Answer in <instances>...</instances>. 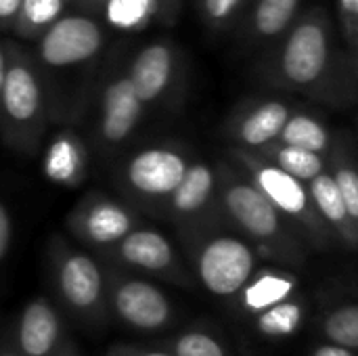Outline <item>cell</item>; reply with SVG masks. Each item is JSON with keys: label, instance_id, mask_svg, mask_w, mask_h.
<instances>
[{"label": "cell", "instance_id": "obj_35", "mask_svg": "<svg viewBox=\"0 0 358 356\" xmlns=\"http://www.w3.org/2000/svg\"><path fill=\"white\" fill-rule=\"evenodd\" d=\"M0 356H21L15 348H13V344L8 342V338L6 336H2L0 338Z\"/></svg>", "mask_w": 358, "mask_h": 356}, {"label": "cell", "instance_id": "obj_24", "mask_svg": "<svg viewBox=\"0 0 358 356\" xmlns=\"http://www.w3.org/2000/svg\"><path fill=\"white\" fill-rule=\"evenodd\" d=\"M321 334L329 344L358 350V302L340 304L327 311L321 319Z\"/></svg>", "mask_w": 358, "mask_h": 356}, {"label": "cell", "instance_id": "obj_27", "mask_svg": "<svg viewBox=\"0 0 358 356\" xmlns=\"http://www.w3.org/2000/svg\"><path fill=\"white\" fill-rule=\"evenodd\" d=\"M151 10V0H111L109 6V19L115 25H136L141 19H145Z\"/></svg>", "mask_w": 358, "mask_h": 356}, {"label": "cell", "instance_id": "obj_3", "mask_svg": "<svg viewBox=\"0 0 358 356\" xmlns=\"http://www.w3.org/2000/svg\"><path fill=\"white\" fill-rule=\"evenodd\" d=\"M46 262L50 287L57 298L55 304L82 325H103L109 313L105 266L101 260L55 233L46 245Z\"/></svg>", "mask_w": 358, "mask_h": 356}, {"label": "cell", "instance_id": "obj_37", "mask_svg": "<svg viewBox=\"0 0 358 356\" xmlns=\"http://www.w3.org/2000/svg\"><path fill=\"white\" fill-rule=\"evenodd\" d=\"M6 67H8V63H6V59H4V55L0 50V92H2V86H4V78H6Z\"/></svg>", "mask_w": 358, "mask_h": 356}, {"label": "cell", "instance_id": "obj_14", "mask_svg": "<svg viewBox=\"0 0 358 356\" xmlns=\"http://www.w3.org/2000/svg\"><path fill=\"white\" fill-rule=\"evenodd\" d=\"M103 36L99 25L84 17H67L57 21L40 44L42 59L52 67L82 63L99 52Z\"/></svg>", "mask_w": 358, "mask_h": 356}, {"label": "cell", "instance_id": "obj_26", "mask_svg": "<svg viewBox=\"0 0 358 356\" xmlns=\"http://www.w3.org/2000/svg\"><path fill=\"white\" fill-rule=\"evenodd\" d=\"M327 170L331 172L344 206L350 214V220L355 222L358 231V168L357 164L350 159V155L344 149H336L331 151V157L327 162Z\"/></svg>", "mask_w": 358, "mask_h": 356}, {"label": "cell", "instance_id": "obj_22", "mask_svg": "<svg viewBox=\"0 0 358 356\" xmlns=\"http://www.w3.org/2000/svg\"><path fill=\"white\" fill-rule=\"evenodd\" d=\"M277 141L283 145H289V147H298V149L317 153V155L331 151L329 128L323 122H319L315 115H308V113H292V118L287 120V124L281 130Z\"/></svg>", "mask_w": 358, "mask_h": 356}, {"label": "cell", "instance_id": "obj_5", "mask_svg": "<svg viewBox=\"0 0 358 356\" xmlns=\"http://www.w3.org/2000/svg\"><path fill=\"white\" fill-rule=\"evenodd\" d=\"M235 164L258 187V191L294 225L304 243L315 250H327L334 243V233L319 216L308 185L281 172L254 151L233 149Z\"/></svg>", "mask_w": 358, "mask_h": 356}, {"label": "cell", "instance_id": "obj_10", "mask_svg": "<svg viewBox=\"0 0 358 356\" xmlns=\"http://www.w3.org/2000/svg\"><path fill=\"white\" fill-rule=\"evenodd\" d=\"M141 225V214L134 208L103 191L84 193L65 218L69 235L92 254L113 248Z\"/></svg>", "mask_w": 358, "mask_h": 356}, {"label": "cell", "instance_id": "obj_30", "mask_svg": "<svg viewBox=\"0 0 358 356\" xmlns=\"http://www.w3.org/2000/svg\"><path fill=\"white\" fill-rule=\"evenodd\" d=\"M344 31L350 42H358V0H338Z\"/></svg>", "mask_w": 358, "mask_h": 356}, {"label": "cell", "instance_id": "obj_32", "mask_svg": "<svg viewBox=\"0 0 358 356\" xmlns=\"http://www.w3.org/2000/svg\"><path fill=\"white\" fill-rule=\"evenodd\" d=\"M241 2L243 0H203V8H206V15L212 21L222 23L239 8Z\"/></svg>", "mask_w": 358, "mask_h": 356}, {"label": "cell", "instance_id": "obj_36", "mask_svg": "<svg viewBox=\"0 0 358 356\" xmlns=\"http://www.w3.org/2000/svg\"><path fill=\"white\" fill-rule=\"evenodd\" d=\"M59 356H80V350H78V346H76V342L73 340H69L67 344H65V348H63V353Z\"/></svg>", "mask_w": 358, "mask_h": 356}, {"label": "cell", "instance_id": "obj_34", "mask_svg": "<svg viewBox=\"0 0 358 356\" xmlns=\"http://www.w3.org/2000/svg\"><path fill=\"white\" fill-rule=\"evenodd\" d=\"M23 0H0V19H10L21 10Z\"/></svg>", "mask_w": 358, "mask_h": 356}, {"label": "cell", "instance_id": "obj_4", "mask_svg": "<svg viewBox=\"0 0 358 356\" xmlns=\"http://www.w3.org/2000/svg\"><path fill=\"white\" fill-rule=\"evenodd\" d=\"M222 225L182 237L193 279L212 296L237 298L258 271V252L237 233Z\"/></svg>", "mask_w": 358, "mask_h": 356}, {"label": "cell", "instance_id": "obj_25", "mask_svg": "<svg viewBox=\"0 0 358 356\" xmlns=\"http://www.w3.org/2000/svg\"><path fill=\"white\" fill-rule=\"evenodd\" d=\"M172 356H233L224 342L203 329H187L157 344Z\"/></svg>", "mask_w": 358, "mask_h": 356}, {"label": "cell", "instance_id": "obj_1", "mask_svg": "<svg viewBox=\"0 0 358 356\" xmlns=\"http://www.w3.org/2000/svg\"><path fill=\"white\" fill-rule=\"evenodd\" d=\"M216 172L222 222L237 229L262 256L285 266H300L308 250L294 225L258 191L239 166L220 164Z\"/></svg>", "mask_w": 358, "mask_h": 356}, {"label": "cell", "instance_id": "obj_7", "mask_svg": "<svg viewBox=\"0 0 358 356\" xmlns=\"http://www.w3.org/2000/svg\"><path fill=\"white\" fill-rule=\"evenodd\" d=\"M94 256L101 260V264L124 273H132L138 277H155L178 287L195 285L193 273L182 262L174 243L164 233L143 225L128 233L113 248Z\"/></svg>", "mask_w": 358, "mask_h": 356}, {"label": "cell", "instance_id": "obj_6", "mask_svg": "<svg viewBox=\"0 0 358 356\" xmlns=\"http://www.w3.org/2000/svg\"><path fill=\"white\" fill-rule=\"evenodd\" d=\"M0 126L4 141L19 153L31 155L40 149L44 134V99L34 69L13 59L6 67L0 92Z\"/></svg>", "mask_w": 358, "mask_h": 356}, {"label": "cell", "instance_id": "obj_2", "mask_svg": "<svg viewBox=\"0 0 358 356\" xmlns=\"http://www.w3.org/2000/svg\"><path fill=\"white\" fill-rule=\"evenodd\" d=\"M193 157L176 143H157L113 162L111 180L130 208L138 214L162 218V212L182 183Z\"/></svg>", "mask_w": 358, "mask_h": 356}, {"label": "cell", "instance_id": "obj_29", "mask_svg": "<svg viewBox=\"0 0 358 356\" xmlns=\"http://www.w3.org/2000/svg\"><path fill=\"white\" fill-rule=\"evenodd\" d=\"M105 356H172L168 350L159 346H145V344H132V342H120L107 348Z\"/></svg>", "mask_w": 358, "mask_h": 356}, {"label": "cell", "instance_id": "obj_28", "mask_svg": "<svg viewBox=\"0 0 358 356\" xmlns=\"http://www.w3.org/2000/svg\"><path fill=\"white\" fill-rule=\"evenodd\" d=\"M61 4L63 0H23L21 4L23 21L34 29L48 25L61 13Z\"/></svg>", "mask_w": 358, "mask_h": 356}, {"label": "cell", "instance_id": "obj_8", "mask_svg": "<svg viewBox=\"0 0 358 356\" xmlns=\"http://www.w3.org/2000/svg\"><path fill=\"white\" fill-rule=\"evenodd\" d=\"M105 283L109 319L141 334H159L174 325L176 308L155 283L111 266H105Z\"/></svg>", "mask_w": 358, "mask_h": 356}, {"label": "cell", "instance_id": "obj_23", "mask_svg": "<svg viewBox=\"0 0 358 356\" xmlns=\"http://www.w3.org/2000/svg\"><path fill=\"white\" fill-rule=\"evenodd\" d=\"M300 8V0H258L254 10V34L273 40L287 31Z\"/></svg>", "mask_w": 358, "mask_h": 356}, {"label": "cell", "instance_id": "obj_16", "mask_svg": "<svg viewBox=\"0 0 358 356\" xmlns=\"http://www.w3.org/2000/svg\"><path fill=\"white\" fill-rule=\"evenodd\" d=\"M292 118L289 105L283 101H260L241 111L231 122V138L239 145L237 149L260 151L275 143Z\"/></svg>", "mask_w": 358, "mask_h": 356}, {"label": "cell", "instance_id": "obj_31", "mask_svg": "<svg viewBox=\"0 0 358 356\" xmlns=\"http://www.w3.org/2000/svg\"><path fill=\"white\" fill-rule=\"evenodd\" d=\"M10 245H13V216L6 204L0 199V266L8 258Z\"/></svg>", "mask_w": 358, "mask_h": 356}, {"label": "cell", "instance_id": "obj_20", "mask_svg": "<svg viewBox=\"0 0 358 356\" xmlns=\"http://www.w3.org/2000/svg\"><path fill=\"white\" fill-rule=\"evenodd\" d=\"M254 153H258L262 159H266L268 164H273L275 168H279L281 172L294 176L296 180H300L304 185L313 183L319 174H323L327 170V162L323 155H317V153H310V151H304L298 147H289L279 141H275Z\"/></svg>", "mask_w": 358, "mask_h": 356}, {"label": "cell", "instance_id": "obj_21", "mask_svg": "<svg viewBox=\"0 0 358 356\" xmlns=\"http://www.w3.org/2000/svg\"><path fill=\"white\" fill-rule=\"evenodd\" d=\"M306 317V308L298 296L266 308L264 313L252 317L254 329L266 340H287L298 334Z\"/></svg>", "mask_w": 358, "mask_h": 356}, {"label": "cell", "instance_id": "obj_13", "mask_svg": "<svg viewBox=\"0 0 358 356\" xmlns=\"http://www.w3.org/2000/svg\"><path fill=\"white\" fill-rule=\"evenodd\" d=\"M6 338L21 356H59L69 342L61 311L46 296L25 302Z\"/></svg>", "mask_w": 358, "mask_h": 356}, {"label": "cell", "instance_id": "obj_33", "mask_svg": "<svg viewBox=\"0 0 358 356\" xmlns=\"http://www.w3.org/2000/svg\"><path fill=\"white\" fill-rule=\"evenodd\" d=\"M310 356H357L352 350H348V348H342V346H336V344H321V346H317L315 350H313V355Z\"/></svg>", "mask_w": 358, "mask_h": 356}, {"label": "cell", "instance_id": "obj_12", "mask_svg": "<svg viewBox=\"0 0 358 356\" xmlns=\"http://www.w3.org/2000/svg\"><path fill=\"white\" fill-rule=\"evenodd\" d=\"M145 105L136 97L128 76L113 80L101 99V113L92 147L101 157H113L136 132Z\"/></svg>", "mask_w": 358, "mask_h": 356}, {"label": "cell", "instance_id": "obj_11", "mask_svg": "<svg viewBox=\"0 0 358 356\" xmlns=\"http://www.w3.org/2000/svg\"><path fill=\"white\" fill-rule=\"evenodd\" d=\"M162 218L172 222L182 237L224 225L218 210V172L208 162L193 159L182 183L170 195Z\"/></svg>", "mask_w": 358, "mask_h": 356}, {"label": "cell", "instance_id": "obj_15", "mask_svg": "<svg viewBox=\"0 0 358 356\" xmlns=\"http://www.w3.org/2000/svg\"><path fill=\"white\" fill-rule=\"evenodd\" d=\"M44 176L65 189H78L90 174V149L73 130H61L50 138L42 155Z\"/></svg>", "mask_w": 358, "mask_h": 356}, {"label": "cell", "instance_id": "obj_18", "mask_svg": "<svg viewBox=\"0 0 358 356\" xmlns=\"http://www.w3.org/2000/svg\"><path fill=\"white\" fill-rule=\"evenodd\" d=\"M296 292L298 281L294 273L283 269H260L235 300L248 317H256L266 308L294 298Z\"/></svg>", "mask_w": 358, "mask_h": 356}, {"label": "cell", "instance_id": "obj_17", "mask_svg": "<svg viewBox=\"0 0 358 356\" xmlns=\"http://www.w3.org/2000/svg\"><path fill=\"white\" fill-rule=\"evenodd\" d=\"M143 105L164 99L174 78V57L164 44H153L141 50L126 73Z\"/></svg>", "mask_w": 358, "mask_h": 356}, {"label": "cell", "instance_id": "obj_19", "mask_svg": "<svg viewBox=\"0 0 358 356\" xmlns=\"http://www.w3.org/2000/svg\"><path fill=\"white\" fill-rule=\"evenodd\" d=\"M308 191H310V197H313V204H315L319 216L329 227L334 237H338L346 248L358 250L357 227L350 220V214L344 206L342 193H340L331 172L325 170L313 183H308Z\"/></svg>", "mask_w": 358, "mask_h": 356}, {"label": "cell", "instance_id": "obj_9", "mask_svg": "<svg viewBox=\"0 0 358 356\" xmlns=\"http://www.w3.org/2000/svg\"><path fill=\"white\" fill-rule=\"evenodd\" d=\"M331 65L329 21L321 13L302 17L285 36L277 55V80L296 90L319 86Z\"/></svg>", "mask_w": 358, "mask_h": 356}]
</instances>
